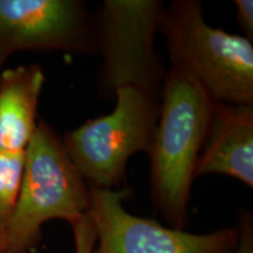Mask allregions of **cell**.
I'll return each instance as SVG.
<instances>
[{
  "instance_id": "obj_3",
  "label": "cell",
  "mask_w": 253,
  "mask_h": 253,
  "mask_svg": "<svg viewBox=\"0 0 253 253\" xmlns=\"http://www.w3.org/2000/svg\"><path fill=\"white\" fill-rule=\"evenodd\" d=\"M89 186L72 163L61 136L42 120L27 148L20 190L0 253H31L43 224L63 219L71 225L86 216Z\"/></svg>"
},
{
  "instance_id": "obj_11",
  "label": "cell",
  "mask_w": 253,
  "mask_h": 253,
  "mask_svg": "<svg viewBox=\"0 0 253 253\" xmlns=\"http://www.w3.org/2000/svg\"><path fill=\"white\" fill-rule=\"evenodd\" d=\"M238 246L236 253H253V218L250 211L240 213L238 224Z\"/></svg>"
},
{
  "instance_id": "obj_2",
  "label": "cell",
  "mask_w": 253,
  "mask_h": 253,
  "mask_svg": "<svg viewBox=\"0 0 253 253\" xmlns=\"http://www.w3.org/2000/svg\"><path fill=\"white\" fill-rule=\"evenodd\" d=\"M158 31L171 67L194 79L213 102L253 104V43L207 23L198 0L162 6Z\"/></svg>"
},
{
  "instance_id": "obj_5",
  "label": "cell",
  "mask_w": 253,
  "mask_h": 253,
  "mask_svg": "<svg viewBox=\"0 0 253 253\" xmlns=\"http://www.w3.org/2000/svg\"><path fill=\"white\" fill-rule=\"evenodd\" d=\"M162 6L158 0H104L95 14L97 53L103 56L100 84L108 95L135 88L160 101L166 72L155 36Z\"/></svg>"
},
{
  "instance_id": "obj_4",
  "label": "cell",
  "mask_w": 253,
  "mask_h": 253,
  "mask_svg": "<svg viewBox=\"0 0 253 253\" xmlns=\"http://www.w3.org/2000/svg\"><path fill=\"white\" fill-rule=\"evenodd\" d=\"M115 97L112 113L88 120L61 137L68 157L89 188L118 186L129 158L149 151L156 130L160 101L135 88H121Z\"/></svg>"
},
{
  "instance_id": "obj_8",
  "label": "cell",
  "mask_w": 253,
  "mask_h": 253,
  "mask_svg": "<svg viewBox=\"0 0 253 253\" xmlns=\"http://www.w3.org/2000/svg\"><path fill=\"white\" fill-rule=\"evenodd\" d=\"M45 74L38 65L0 72V250L17 203L27 148L37 128Z\"/></svg>"
},
{
  "instance_id": "obj_9",
  "label": "cell",
  "mask_w": 253,
  "mask_h": 253,
  "mask_svg": "<svg viewBox=\"0 0 253 253\" xmlns=\"http://www.w3.org/2000/svg\"><path fill=\"white\" fill-rule=\"evenodd\" d=\"M233 177L253 189V104L213 102L195 178Z\"/></svg>"
},
{
  "instance_id": "obj_10",
  "label": "cell",
  "mask_w": 253,
  "mask_h": 253,
  "mask_svg": "<svg viewBox=\"0 0 253 253\" xmlns=\"http://www.w3.org/2000/svg\"><path fill=\"white\" fill-rule=\"evenodd\" d=\"M73 237H74L75 253H93L96 232L89 217L84 216L71 224Z\"/></svg>"
},
{
  "instance_id": "obj_7",
  "label": "cell",
  "mask_w": 253,
  "mask_h": 253,
  "mask_svg": "<svg viewBox=\"0 0 253 253\" xmlns=\"http://www.w3.org/2000/svg\"><path fill=\"white\" fill-rule=\"evenodd\" d=\"M24 50L97 54L95 14L81 0H0V72Z\"/></svg>"
},
{
  "instance_id": "obj_1",
  "label": "cell",
  "mask_w": 253,
  "mask_h": 253,
  "mask_svg": "<svg viewBox=\"0 0 253 253\" xmlns=\"http://www.w3.org/2000/svg\"><path fill=\"white\" fill-rule=\"evenodd\" d=\"M213 101L184 72L170 67L163 79L150 157L151 198L170 227L184 229L198 157Z\"/></svg>"
},
{
  "instance_id": "obj_12",
  "label": "cell",
  "mask_w": 253,
  "mask_h": 253,
  "mask_svg": "<svg viewBox=\"0 0 253 253\" xmlns=\"http://www.w3.org/2000/svg\"><path fill=\"white\" fill-rule=\"evenodd\" d=\"M236 17L244 38L253 42V1L252 0H236Z\"/></svg>"
},
{
  "instance_id": "obj_6",
  "label": "cell",
  "mask_w": 253,
  "mask_h": 253,
  "mask_svg": "<svg viewBox=\"0 0 253 253\" xmlns=\"http://www.w3.org/2000/svg\"><path fill=\"white\" fill-rule=\"evenodd\" d=\"M128 188H89L87 216L96 232L93 253H236L238 231L225 227L208 233H191L135 216L123 202Z\"/></svg>"
}]
</instances>
